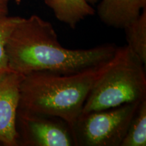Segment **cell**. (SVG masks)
I'll use <instances>...</instances> for the list:
<instances>
[{
  "mask_svg": "<svg viewBox=\"0 0 146 146\" xmlns=\"http://www.w3.org/2000/svg\"><path fill=\"white\" fill-rule=\"evenodd\" d=\"M102 66L68 74L50 71L29 73L21 83L18 108L59 117L71 126L81 115Z\"/></svg>",
  "mask_w": 146,
  "mask_h": 146,
  "instance_id": "7a4b0ae2",
  "label": "cell"
},
{
  "mask_svg": "<svg viewBox=\"0 0 146 146\" xmlns=\"http://www.w3.org/2000/svg\"><path fill=\"white\" fill-rule=\"evenodd\" d=\"M145 99V64L127 45L117 47L113 57L101 67L81 114Z\"/></svg>",
  "mask_w": 146,
  "mask_h": 146,
  "instance_id": "3957f363",
  "label": "cell"
},
{
  "mask_svg": "<svg viewBox=\"0 0 146 146\" xmlns=\"http://www.w3.org/2000/svg\"><path fill=\"white\" fill-rule=\"evenodd\" d=\"M10 0H0V17L9 15V3Z\"/></svg>",
  "mask_w": 146,
  "mask_h": 146,
  "instance_id": "7c38bea8",
  "label": "cell"
},
{
  "mask_svg": "<svg viewBox=\"0 0 146 146\" xmlns=\"http://www.w3.org/2000/svg\"><path fill=\"white\" fill-rule=\"evenodd\" d=\"M146 145V99L139 102L120 146Z\"/></svg>",
  "mask_w": 146,
  "mask_h": 146,
  "instance_id": "30bf717a",
  "label": "cell"
},
{
  "mask_svg": "<svg viewBox=\"0 0 146 146\" xmlns=\"http://www.w3.org/2000/svg\"><path fill=\"white\" fill-rule=\"evenodd\" d=\"M87 3H89L90 5H94L95 3H97L99 2L100 0H85Z\"/></svg>",
  "mask_w": 146,
  "mask_h": 146,
  "instance_id": "4fadbf2b",
  "label": "cell"
},
{
  "mask_svg": "<svg viewBox=\"0 0 146 146\" xmlns=\"http://www.w3.org/2000/svg\"><path fill=\"white\" fill-rule=\"evenodd\" d=\"M21 18V16L9 15L0 17V78L12 71L9 68L5 46L10 35Z\"/></svg>",
  "mask_w": 146,
  "mask_h": 146,
  "instance_id": "8fae6325",
  "label": "cell"
},
{
  "mask_svg": "<svg viewBox=\"0 0 146 146\" xmlns=\"http://www.w3.org/2000/svg\"><path fill=\"white\" fill-rule=\"evenodd\" d=\"M139 104L81 114L71 125L75 146H120Z\"/></svg>",
  "mask_w": 146,
  "mask_h": 146,
  "instance_id": "277c9868",
  "label": "cell"
},
{
  "mask_svg": "<svg viewBox=\"0 0 146 146\" xmlns=\"http://www.w3.org/2000/svg\"><path fill=\"white\" fill-rule=\"evenodd\" d=\"M23 76L10 71L0 78V143L4 146H18L16 116Z\"/></svg>",
  "mask_w": 146,
  "mask_h": 146,
  "instance_id": "8992f818",
  "label": "cell"
},
{
  "mask_svg": "<svg viewBox=\"0 0 146 146\" xmlns=\"http://www.w3.org/2000/svg\"><path fill=\"white\" fill-rule=\"evenodd\" d=\"M146 9V0H100L97 13L107 26L124 29Z\"/></svg>",
  "mask_w": 146,
  "mask_h": 146,
  "instance_id": "52a82bcc",
  "label": "cell"
},
{
  "mask_svg": "<svg viewBox=\"0 0 146 146\" xmlns=\"http://www.w3.org/2000/svg\"><path fill=\"white\" fill-rule=\"evenodd\" d=\"M45 4L53 11L58 21L71 29H75L79 23L96 11L85 0H43Z\"/></svg>",
  "mask_w": 146,
  "mask_h": 146,
  "instance_id": "ba28073f",
  "label": "cell"
},
{
  "mask_svg": "<svg viewBox=\"0 0 146 146\" xmlns=\"http://www.w3.org/2000/svg\"><path fill=\"white\" fill-rule=\"evenodd\" d=\"M125 33L127 46L146 64V9L137 18L131 21L123 29Z\"/></svg>",
  "mask_w": 146,
  "mask_h": 146,
  "instance_id": "9c48e42d",
  "label": "cell"
},
{
  "mask_svg": "<svg viewBox=\"0 0 146 146\" xmlns=\"http://www.w3.org/2000/svg\"><path fill=\"white\" fill-rule=\"evenodd\" d=\"M116 48L110 43L85 50L65 48L52 24L36 14L21 17L5 46L9 68L24 76L37 71L74 74L98 68L113 57Z\"/></svg>",
  "mask_w": 146,
  "mask_h": 146,
  "instance_id": "6da1fadb",
  "label": "cell"
},
{
  "mask_svg": "<svg viewBox=\"0 0 146 146\" xmlns=\"http://www.w3.org/2000/svg\"><path fill=\"white\" fill-rule=\"evenodd\" d=\"M18 145L75 146L71 126L62 118L18 108Z\"/></svg>",
  "mask_w": 146,
  "mask_h": 146,
  "instance_id": "5b68a950",
  "label": "cell"
}]
</instances>
